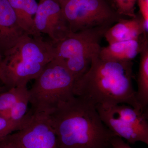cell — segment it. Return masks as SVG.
Segmentation results:
<instances>
[{
  "instance_id": "ba28073f",
  "label": "cell",
  "mask_w": 148,
  "mask_h": 148,
  "mask_svg": "<svg viewBox=\"0 0 148 148\" xmlns=\"http://www.w3.org/2000/svg\"><path fill=\"white\" fill-rule=\"evenodd\" d=\"M34 21L37 34L47 35L53 42L64 40L71 33L61 4L56 0H40Z\"/></svg>"
},
{
  "instance_id": "d6986e66",
  "label": "cell",
  "mask_w": 148,
  "mask_h": 148,
  "mask_svg": "<svg viewBox=\"0 0 148 148\" xmlns=\"http://www.w3.org/2000/svg\"><path fill=\"white\" fill-rule=\"evenodd\" d=\"M140 16L143 18L145 29L148 33V0H137Z\"/></svg>"
},
{
  "instance_id": "9a60e30c",
  "label": "cell",
  "mask_w": 148,
  "mask_h": 148,
  "mask_svg": "<svg viewBox=\"0 0 148 148\" xmlns=\"http://www.w3.org/2000/svg\"><path fill=\"white\" fill-rule=\"evenodd\" d=\"M27 85L17 86L9 89L0 94V113L10 110L22 97L28 92Z\"/></svg>"
},
{
  "instance_id": "cb8c5ba5",
  "label": "cell",
  "mask_w": 148,
  "mask_h": 148,
  "mask_svg": "<svg viewBox=\"0 0 148 148\" xmlns=\"http://www.w3.org/2000/svg\"><path fill=\"white\" fill-rule=\"evenodd\" d=\"M3 57L2 56H1V55L0 54V64L1 63L2 61Z\"/></svg>"
},
{
  "instance_id": "6da1fadb",
  "label": "cell",
  "mask_w": 148,
  "mask_h": 148,
  "mask_svg": "<svg viewBox=\"0 0 148 148\" xmlns=\"http://www.w3.org/2000/svg\"><path fill=\"white\" fill-rule=\"evenodd\" d=\"M98 52L92 55L87 71L75 82V96L95 106L125 104L145 111L133 87L132 61H106L99 58Z\"/></svg>"
},
{
  "instance_id": "2e32d148",
  "label": "cell",
  "mask_w": 148,
  "mask_h": 148,
  "mask_svg": "<svg viewBox=\"0 0 148 148\" xmlns=\"http://www.w3.org/2000/svg\"><path fill=\"white\" fill-rule=\"evenodd\" d=\"M29 103V90L18 100L13 107L7 111L5 118L16 122H22L25 120L27 113L28 105Z\"/></svg>"
},
{
  "instance_id": "9c48e42d",
  "label": "cell",
  "mask_w": 148,
  "mask_h": 148,
  "mask_svg": "<svg viewBox=\"0 0 148 148\" xmlns=\"http://www.w3.org/2000/svg\"><path fill=\"white\" fill-rule=\"evenodd\" d=\"M27 35L8 0H0V54L3 58Z\"/></svg>"
},
{
  "instance_id": "5b68a950",
  "label": "cell",
  "mask_w": 148,
  "mask_h": 148,
  "mask_svg": "<svg viewBox=\"0 0 148 148\" xmlns=\"http://www.w3.org/2000/svg\"><path fill=\"white\" fill-rule=\"evenodd\" d=\"M109 28L96 27L71 32L64 40L53 42L55 58L63 62L75 81L90 68L92 55L99 51L100 42Z\"/></svg>"
},
{
  "instance_id": "52a82bcc",
  "label": "cell",
  "mask_w": 148,
  "mask_h": 148,
  "mask_svg": "<svg viewBox=\"0 0 148 148\" xmlns=\"http://www.w3.org/2000/svg\"><path fill=\"white\" fill-rule=\"evenodd\" d=\"M12 134L22 148H58L55 131L45 114L30 110L21 129Z\"/></svg>"
},
{
  "instance_id": "7a4b0ae2",
  "label": "cell",
  "mask_w": 148,
  "mask_h": 148,
  "mask_svg": "<svg viewBox=\"0 0 148 148\" xmlns=\"http://www.w3.org/2000/svg\"><path fill=\"white\" fill-rule=\"evenodd\" d=\"M58 148H110L114 134L103 123L95 106L75 97L48 116Z\"/></svg>"
},
{
  "instance_id": "ffe728a7",
  "label": "cell",
  "mask_w": 148,
  "mask_h": 148,
  "mask_svg": "<svg viewBox=\"0 0 148 148\" xmlns=\"http://www.w3.org/2000/svg\"><path fill=\"white\" fill-rule=\"evenodd\" d=\"M0 148H22L12 133L0 139Z\"/></svg>"
},
{
  "instance_id": "30bf717a",
  "label": "cell",
  "mask_w": 148,
  "mask_h": 148,
  "mask_svg": "<svg viewBox=\"0 0 148 148\" xmlns=\"http://www.w3.org/2000/svg\"><path fill=\"white\" fill-rule=\"evenodd\" d=\"M143 18L140 14L135 17L121 18L109 28L104 37L109 45L119 42L140 39L147 35Z\"/></svg>"
},
{
  "instance_id": "8992f818",
  "label": "cell",
  "mask_w": 148,
  "mask_h": 148,
  "mask_svg": "<svg viewBox=\"0 0 148 148\" xmlns=\"http://www.w3.org/2000/svg\"><path fill=\"white\" fill-rule=\"evenodd\" d=\"M61 6L72 33L96 27L110 28L125 17L106 0H68Z\"/></svg>"
},
{
  "instance_id": "7402d4cb",
  "label": "cell",
  "mask_w": 148,
  "mask_h": 148,
  "mask_svg": "<svg viewBox=\"0 0 148 148\" xmlns=\"http://www.w3.org/2000/svg\"><path fill=\"white\" fill-rule=\"evenodd\" d=\"M106 1H108V2L109 3H110V4L111 5H112V6L115 9L114 5L113 0H106Z\"/></svg>"
},
{
  "instance_id": "8fae6325",
  "label": "cell",
  "mask_w": 148,
  "mask_h": 148,
  "mask_svg": "<svg viewBox=\"0 0 148 148\" xmlns=\"http://www.w3.org/2000/svg\"><path fill=\"white\" fill-rule=\"evenodd\" d=\"M103 123L114 135L130 144L141 142L148 145V130L121 121L108 113L99 106H95Z\"/></svg>"
},
{
  "instance_id": "603a6c76",
  "label": "cell",
  "mask_w": 148,
  "mask_h": 148,
  "mask_svg": "<svg viewBox=\"0 0 148 148\" xmlns=\"http://www.w3.org/2000/svg\"><path fill=\"white\" fill-rule=\"evenodd\" d=\"M56 1H57L61 5L62 4L64 3L65 2L67 1L68 0H56Z\"/></svg>"
},
{
  "instance_id": "3957f363",
  "label": "cell",
  "mask_w": 148,
  "mask_h": 148,
  "mask_svg": "<svg viewBox=\"0 0 148 148\" xmlns=\"http://www.w3.org/2000/svg\"><path fill=\"white\" fill-rule=\"evenodd\" d=\"M55 56L51 41L27 35L3 57L0 64V80L9 89L27 85Z\"/></svg>"
},
{
  "instance_id": "44dd1931",
  "label": "cell",
  "mask_w": 148,
  "mask_h": 148,
  "mask_svg": "<svg viewBox=\"0 0 148 148\" xmlns=\"http://www.w3.org/2000/svg\"><path fill=\"white\" fill-rule=\"evenodd\" d=\"M110 148H132L123 139L114 135L110 141Z\"/></svg>"
},
{
  "instance_id": "7c38bea8",
  "label": "cell",
  "mask_w": 148,
  "mask_h": 148,
  "mask_svg": "<svg viewBox=\"0 0 148 148\" xmlns=\"http://www.w3.org/2000/svg\"><path fill=\"white\" fill-rule=\"evenodd\" d=\"M148 37L145 35L139 40L119 42L101 47L98 56L106 61H132L140 54L144 41Z\"/></svg>"
},
{
  "instance_id": "ac0fdd59",
  "label": "cell",
  "mask_w": 148,
  "mask_h": 148,
  "mask_svg": "<svg viewBox=\"0 0 148 148\" xmlns=\"http://www.w3.org/2000/svg\"><path fill=\"white\" fill-rule=\"evenodd\" d=\"M27 118V115L24 121L18 123L12 121L0 116V139L21 129Z\"/></svg>"
},
{
  "instance_id": "4fadbf2b",
  "label": "cell",
  "mask_w": 148,
  "mask_h": 148,
  "mask_svg": "<svg viewBox=\"0 0 148 148\" xmlns=\"http://www.w3.org/2000/svg\"><path fill=\"white\" fill-rule=\"evenodd\" d=\"M97 106H100L108 113L121 121L148 130L147 114L145 111L138 110L125 104L110 107Z\"/></svg>"
},
{
  "instance_id": "5bb4252c",
  "label": "cell",
  "mask_w": 148,
  "mask_h": 148,
  "mask_svg": "<svg viewBox=\"0 0 148 148\" xmlns=\"http://www.w3.org/2000/svg\"><path fill=\"white\" fill-rule=\"evenodd\" d=\"M140 54L136 98L142 108L146 111L148 105V38L144 41Z\"/></svg>"
},
{
  "instance_id": "277c9868",
  "label": "cell",
  "mask_w": 148,
  "mask_h": 148,
  "mask_svg": "<svg viewBox=\"0 0 148 148\" xmlns=\"http://www.w3.org/2000/svg\"><path fill=\"white\" fill-rule=\"evenodd\" d=\"M75 79L62 61L54 58L45 66L29 90L30 111L47 116L75 97Z\"/></svg>"
},
{
  "instance_id": "e0dca14e",
  "label": "cell",
  "mask_w": 148,
  "mask_h": 148,
  "mask_svg": "<svg viewBox=\"0 0 148 148\" xmlns=\"http://www.w3.org/2000/svg\"><path fill=\"white\" fill-rule=\"evenodd\" d=\"M137 0H113L115 9L121 16L135 17V5Z\"/></svg>"
}]
</instances>
